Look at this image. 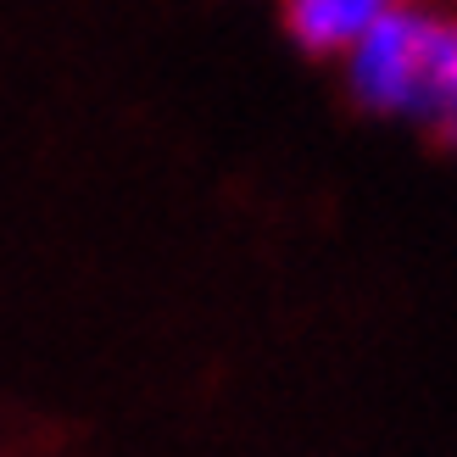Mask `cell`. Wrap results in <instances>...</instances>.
<instances>
[{
    "instance_id": "7a4b0ae2",
    "label": "cell",
    "mask_w": 457,
    "mask_h": 457,
    "mask_svg": "<svg viewBox=\"0 0 457 457\" xmlns=\"http://www.w3.org/2000/svg\"><path fill=\"white\" fill-rule=\"evenodd\" d=\"M391 6L396 0H279L290 39L307 56H329V62L346 56Z\"/></svg>"
},
{
    "instance_id": "6da1fadb",
    "label": "cell",
    "mask_w": 457,
    "mask_h": 457,
    "mask_svg": "<svg viewBox=\"0 0 457 457\" xmlns=\"http://www.w3.org/2000/svg\"><path fill=\"white\" fill-rule=\"evenodd\" d=\"M340 73L357 106L396 123L446 129L457 118V6L396 0L340 56Z\"/></svg>"
},
{
    "instance_id": "3957f363",
    "label": "cell",
    "mask_w": 457,
    "mask_h": 457,
    "mask_svg": "<svg viewBox=\"0 0 457 457\" xmlns=\"http://www.w3.org/2000/svg\"><path fill=\"white\" fill-rule=\"evenodd\" d=\"M441 134H446V140H457V118H452V123H446V129H441Z\"/></svg>"
}]
</instances>
